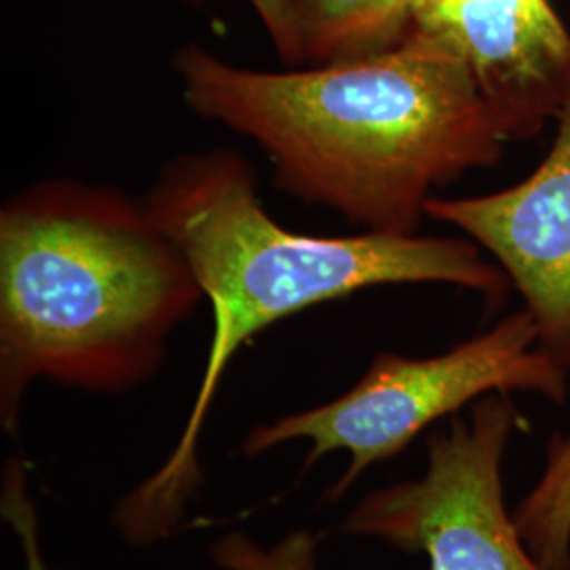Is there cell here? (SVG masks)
Instances as JSON below:
<instances>
[{
    "mask_svg": "<svg viewBox=\"0 0 570 570\" xmlns=\"http://www.w3.org/2000/svg\"><path fill=\"white\" fill-rule=\"evenodd\" d=\"M144 199L51 178L0 209V423L18 433L35 381L125 393L165 362L204 301Z\"/></svg>",
    "mask_w": 570,
    "mask_h": 570,
    "instance_id": "3",
    "label": "cell"
},
{
    "mask_svg": "<svg viewBox=\"0 0 570 570\" xmlns=\"http://www.w3.org/2000/svg\"><path fill=\"white\" fill-rule=\"evenodd\" d=\"M0 515L13 529L23 553V570L51 569L42 550L41 520L35 499L28 490V471L23 461L11 456L2 471L0 489Z\"/></svg>",
    "mask_w": 570,
    "mask_h": 570,
    "instance_id": "11",
    "label": "cell"
},
{
    "mask_svg": "<svg viewBox=\"0 0 570 570\" xmlns=\"http://www.w3.org/2000/svg\"><path fill=\"white\" fill-rule=\"evenodd\" d=\"M416 28L449 42L511 140L539 136L570 94V30L550 0H419Z\"/></svg>",
    "mask_w": 570,
    "mask_h": 570,
    "instance_id": "7",
    "label": "cell"
},
{
    "mask_svg": "<svg viewBox=\"0 0 570 570\" xmlns=\"http://www.w3.org/2000/svg\"><path fill=\"white\" fill-rule=\"evenodd\" d=\"M490 393H530L556 406L569 400L570 372L546 353L524 306L431 357L379 353L346 393L249 429L239 450L258 456L305 440L311 449L303 473L326 454L348 452L345 473L324 494L334 505L367 469L395 459L431 425Z\"/></svg>",
    "mask_w": 570,
    "mask_h": 570,
    "instance_id": "4",
    "label": "cell"
},
{
    "mask_svg": "<svg viewBox=\"0 0 570 570\" xmlns=\"http://www.w3.org/2000/svg\"><path fill=\"white\" fill-rule=\"evenodd\" d=\"M174 63L188 108L256 144L277 188L364 230L419 233L435 188L499 164L510 142L468 63L421 28L327 66L254 70L199 45Z\"/></svg>",
    "mask_w": 570,
    "mask_h": 570,
    "instance_id": "1",
    "label": "cell"
},
{
    "mask_svg": "<svg viewBox=\"0 0 570 570\" xmlns=\"http://www.w3.org/2000/svg\"><path fill=\"white\" fill-rule=\"evenodd\" d=\"M178 245L212 305V343L183 435L164 461L112 511L131 546L171 537L204 484L199 440L226 367L266 327L308 306L379 285L444 284L482 294L490 305L510 292L505 273L471 239L364 230L320 237L275 223L249 161L233 148L180 155L161 167L142 197Z\"/></svg>",
    "mask_w": 570,
    "mask_h": 570,
    "instance_id": "2",
    "label": "cell"
},
{
    "mask_svg": "<svg viewBox=\"0 0 570 570\" xmlns=\"http://www.w3.org/2000/svg\"><path fill=\"white\" fill-rule=\"evenodd\" d=\"M428 218L489 254L522 296L546 353L570 372V94L530 176L489 195L431 197Z\"/></svg>",
    "mask_w": 570,
    "mask_h": 570,
    "instance_id": "6",
    "label": "cell"
},
{
    "mask_svg": "<svg viewBox=\"0 0 570 570\" xmlns=\"http://www.w3.org/2000/svg\"><path fill=\"white\" fill-rule=\"evenodd\" d=\"M419 0H289L301 66L389 51L416 30Z\"/></svg>",
    "mask_w": 570,
    "mask_h": 570,
    "instance_id": "8",
    "label": "cell"
},
{
    "mask_svg": "<svg viewBox=\"0 0 570 570\" xmlns=\"http://www.w3.org/2000/svg\"><path fill=\"white\" fill-rule=\"evenodd\" d=\"M529 429L511 393H490L429 435L419 478L367 492L341 530L425 556L428 570H546L505 499L511 440Z\"/></svg>",
    "mask_w": 570,
    "mask_h": 570,
    "instance_id": "5",
    "label": "cell"
},
{
    "mask_svg": "<svg viewBox=\"0 0 570 570\" xmlns=\"http://www.w3.org/2000/svg\"><path fill=\"white\" fill-rule=\"evenodd\" d=\"M518 530L546 570H570V433L553 435L539 478L513 510Z\"/></svg>",
    "mask_w": 570,
    "mask_h": 570,
    "instance_id": "9",
    "label": "cell"
},
{
    "mask_svg": "<svg viewBox=\"0 0 570 570\" xmlns=\"http://www.w3.org/2000/svg\"><path fill=\"white\" fill-rule=\"evenodd\" d=\"M209 558L223 570H320V537L292 530L273 548H261L244 532L230 530L209 546Z\"/></svg>",
    "mask_w": 570,
    "mask_h": 570,
    "instance_id": "10",
    "label": "cell"
},
{
    "mask_svg": "<svg viewBox=\"0 0 570 570\" xmlns=\"http://www.w3.org/2000/svg\"><path fill=\"white\" fill-rule=\"evenodd\" d=\"M258 20L263 21L268 39L287 66H301L298 41L292 20L289 0H249Z\"/></svg>",
    "mask_w": 570,
    "mask_h": 570,
    "instance_id": "12",
    "label": "cell"
}]
</instances>
